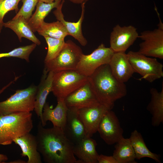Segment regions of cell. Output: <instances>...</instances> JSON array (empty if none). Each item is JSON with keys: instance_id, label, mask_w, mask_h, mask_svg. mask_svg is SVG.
Here are the masks:
<instances>
[{"instance_id": "6da1fadb", "label": "cell", "mask_w": 163, "mask_h": 163, "mask_svg": "<svg viewBox=\"0 0 163 163\" xmlns=\"http://www.w3.org/2000/svg\"><path fill=\"white\" fill-rule=\"evenodd\" d=\"M37 150L46 163H76L73 152V144L63 130L53 126L45 128L40 121L36 136Z\"/></svg>"}, {"instance_id": "7a4b0ae2", "label": "cell", "mask_w": 163, "mask_h": 163, "mask_svg": "<svg viewBox=\"0 0 163 163\" xmlns=\"http://www.w3.org/2000/svg\"><path fill=\"white\" fill-rule=\"evenodd\" d=\"M88 81L98 102L110 110L117 100L126 95V85L114 77L109 64L97 68L88 77Z\"/></svg>"}, {"instance_id": "3957f363", "label": "cell", "mask_w": 163, "mask_h": 163, "mask_svg": "<svg viewBox=\"0 0 163 163\" xmlns=\"http://www.w3.org/2000/svg\"><path fill=\"white\" fill-rule=\"evenodd\" d=\"M33 128L31 112L0 115V145L11 144L14 139L30 133Z\"/></svg>"}, {"instance_id": "277c9868", "label": "cell", "mask_w": 163, "mask_h": 163, "mask_svg": "<svg viewBox=\"0 0 163 163\" xmlns=\"http://www.w3.org/2000/svg\"><path fill=\"white\" fill-rule=\"evenodd\" d=\"M37 86L34 85L15 93L6 100L0 102V115L34 110Z\"/></svg>"}, {"instance_id": "5b68a950", "label": "cell", "mask_w": 163, "mask_h": 163, "mask_svg": "<svg viewBox=\"0 0 163 163\" xmlns=\"http://www.w3.org/2000/svg\"><path fill=\"white\" fill-rule=\"evenodd\" d=\"M88 81V77L81 74L76 70H67L54 72L51 92L57 99H64Z\"/></svg>"}, {"instance_id": "8992f818", "label": "cell", "mask_w": 163, "mask_h": 163, "mask_svg": "<svg viewBox=\"0 0 163 163\" xmlns=\"http://www.w3.org/2000/svg\"><path fill=\"white\" fill-rule=\"evenodd\" d=\"M82 51L71 40L65 42L58 55L53 59L44 62L45 69L54 72L67 70H76Z\"/></svg>"}, {"instance_id": "52a82bcc", "label": "cell", "mask_w": 163, "mask_h": 163, "mask_svg": "<svg viewBox=\"0 0 163 163\" xmlns=\"http://www.w3.org/2000/svg\"><path fill=\"white\" fill-rule=\"evenodd\" d=\"M127 55L134 72L139 74L142 78L152 82L163 77V65L156 58L133 51H129Z\"/></svg>"}, {"instance_id": "ba28073f", "label": "cell", "mask_w": 163, "mask_h": 163, "mask_svg": "<svg viewBox=\"0 0 163 163\" xmlns=\"http://www.w3.org/2000/svg\"><path fill=\"white\" fill-rule=\"evenodd\" d=\"M114 53L101 43L91 54L82 55L76 70L88 77L101 66L108 64Z\"/></svg>"}, {"instance_id": "9c48e42d", "label": "cell", "mask_w": 163, "mask_h": 163, "mask_svg": "<svg viewBox=\"0 0 163 163\" xmlns=\"http://www.w3.org/2000/svg\"><path fill=\"white\" fill-rule=\"evenodd\" d=\"M163 26L152 30L142 32L139 35L143 41L139 44V53L148 57L163 59Z\"/></svg>"}, {"instance_id": "30bf717a", "label": "cell", "mask_w": 163, "mask_h": 163, "mask_svg": "<svg viewBox=\"0 0 163 163\" xmlns=\"http://www.w3.org/2000/svg\"><path fill=\"white\" fill-rule=\"evenodd\" d=\"M97 132L101 138L109 145L115 144L123 136V130L118 118L112 110L107 111L103 116Z\"/></svg>"}, {"instance_id": "8fae6325", "label": "cell", "mask_w": 163, "mask_h": 163, "mask_svg": "<svg viewBox=\"0 0 163 163\" xmlns=\"http://www.w3.org/2000/svg\"><path fill=\"white\" fill-rule=\"evenodd\" d=\"M139 36L136 29L133 26L117 25L110 33V47L114 52H125Z\"/></svg>"}, {"instance_id": "7c38bea8", "label": "cell", "mask_w": 163, "mask_h": 163, "mask_svg": "<svg viewBox=\"0 0 163 163\" xmlns=\"http://www.w3.org/2000/svg\"><path fill=\"white\" fill-rule=\"evenodd\" d=\"M108 110H111L99 103L92 106L77 110L86 130L87 137H91L97 131L99 124L103 116Z\"/></svg>"}, {"instance_id": "4fadbf2b", "label": "cell", "mask_w": 163, "mask_h": 163, "mask_svg": "<svg viewBox=\"0 0 163 163\" xmlns=\"http://www.w3.org/2000/svg\"><path fill=\"white\" fill-rule=\"evenodd\" d=\"M64 101L68 108L77 110L99 103L88 81L68 95Z\"/></svg>"}, {"instance_id": "5bb4252c", "label": "cell", "mask_w": 163, "mask_h": 163, "mask_svg": "<svg viewBox=\"0 0 163 163\" xmlns=\"http://www.w3.org/2000/svg\"><path fill=\"white\" fill-rule=\"evenodd\" d=\"M63 130L66 137L74 144L87 137L77 110L75 109L68 108L66 122Z\"/></svg>"}, {"instance_id": "9a60e30c", "label": "cell", "mask_w": 163, "mask_h": 163, "mask_svg": "<svg viewBox=\"0 0 163 163\" xmlns=\"http://www.w3.org/2000/svg\"><path fill=\"white\" fill-rule=\"evenodd\" d=\"M108 64L112 75L120 82H127L134 73L125 52H114Z\"/></svg>"}, {"instance_id": "2e32d148", "label": "cell", "mask_w": 163, "mask_h": 163, "mask_svg": "<svg viewBox=\"0 0 163 163\" xmlns=\"http://www.w3.org/2000/svg\"><path fill=\"white\" fill-rule=\"evenodd\" d=\"M57 104L52 108L49 103L46 102L44 104L40 120L42 125L44 127L47 122L51 121L53 126L57 127L62 129L65 124L68 110L64 99H57Z\"/></svg>"}, {"instance_id": "e0dca14e", "label": "cell", "mask_w": 163, "mask_h": 163, "mask_svg": "<svg viewBox=\"0 0 163 163\" xmlns=\"http://www.w3.org/2000/svg\"><path fill=\"white\" fill-rule=\"evenodd\" d=\"M64 0H62L61 3L53 12L56 19L61 22L66 29L69 35L72 37L83 46L87 44V41L83 36L82 30V24L84 18L85 4H81L82 11L80 17L78 21L73 22L65 20L62 9Z\"/></svg>"}, {"instance_id": "ac0fdd59", "label": "cell", "mask_w": 163, "mask_h": 163, "mask_svg": "<svg viewBox=\"0 0 163 163\" xmlns=\"http://www.w3.org/2000/svg\"><path fill=\"white\" fill-rule=\"evenodd\" d=\"M97 143L91 137H86L74 144L73 152L78 159L76 163H97L98 155L96 150Z\"/></svg>"}, {"instance_id": "d6986e66", "label": "cell", "mask_w": 163, "mask_h": 163, "mask_svg": "<svg viewBox=\"0 0 163 163\" xmlns=\"http://www.w3.org/2000/svg\"><path fill=\"white\" fill-rule=\"evenodd\" d=\"M13 142L21 148V156L27 157V163H42L41 155L37 150L36 136L29 133L14 139Z\"/></svg>"}, {"instance_id": "ffe728a7", "label": "cell", "mask_w": 163, "mask_h": 163, "mask_svg": "<svg viewBox=\"0 0 163 163\" xmlns=\"http://www.w3.org/2000/svg\"><path fill=\"white\" fill-rule=\"evenodd\" d=\"M53 74L54 72H48L44 69L40 82L37 86L34 110L40 120L46 98L51 91Z\"/></svg>"}, {"instance_id": "44dd1931", "label": "cell", "mask_w": 163, "mask_h": 163, "mask_svg": "<svg viewBox=\"0 0 163 163\" xmlns=\"http://www.w3.org/2000/svg\"><path fill=\"white\" fill-rule=\"evenodd\" d=\"M3 26L12 30L16 34L21 42L22 38L24 37L32 41L37 45L41 44L40 41L34 34L27 21L22 16L4 23Z\"/></svg>"}, {"instance_id": "7402d4cb", "label": "cell", "mask_w": 163, "mask_h": 163, "mask_svg": "<svg viewBox=\"0 0 163 163\" xmlns=\"http://www.w3.org/2000/svg\"><path fill=\"white\" fill-rule=\"evenodd\" d=\"M150 101L146 109L152 116L151 123L157 127L163 122V85L160 91L154 88L150 89Z\"/></svg>"}, {"instance_id": "603a6c76", "label": "cell", "mask_w": 163, "mask_h": 163, "mask_svg": "<svg viewBox=\"0 0 163 163\" xmlns=\"http://www.w3.org/2000/svg\"><path fill=\"white\" fill-rule=\"evenodd\" d=\"M62 0H56L51 3H46L38 2L34 13L27 21V22L32 31L34 33L44 21V19L54 8H56L61 3Z\"/></svg>"}, {"instance_id": "cb8c5ba5", "label": "cell", "mask_w": 163, "mask_h": 163, "mask_svg": "<svg viewBox=\"0 0 163 163\" xmlns=\"http://www.w3.org/2000/svg\"><path fill=\"white\" fill-rule=\"evenodd\" d=\"M115 144L112 156L118 163H137L129 138L123 136Z\"/></svg>"}, {"instance_id": "d4e9b609", "label": "cell", "mask_w": 163, "mask_h": 163, "mask_svg": "<svg viewBox=\"0 0 163 163\" xmlns=\"http://www.w3.org/2000/svg\"><path fill=\"white\" fill-rule=\"evenodd\" d=\"M135 154L136 159L147 157L156 162L161 163L160 155L152 152L148 149L141 133L135 129L131 133L129 138Z\"/></svg>"}, {"instance_id": "484cf974", "label": "cell", "mask_w": 163, "mask_h": 163, "mask_svg": "<svg viewBox=\"0 0 163 163\" xmlns=\"http://www.w3.org/2000/svg\"><path fill=\"white\" fill-rule=\"evenodd\" d=\"M40 35L48 36L57 39L64 40L69 35L63 24L59 21L51 23L44 21L37 31Z\"/></svg>"}, {"instance_id": "4316f807", "label": "cell", "mask_w": 163, "mask_h": 163, "mask_svg": "<svg viewBox=\"0 0 163 163\" xmlns=\"http://www.w3.org/2000/svg\"><path fill=\"white\" fill-rule=\"evenodd\" d=\"M48 46V50L44 62L54 58L63 48L65 42L64 40L57 39L48 36L43 37Z\"/></svg>"}, {"instance_id": "83f0119b", "label": "cell", "mask_w": 163, "mask_h": 163, "mask_svg": "<svg viewBox=\"0 0 163 163\" xmlns=\"http://www.w3.org/2000/svg\"><path fill=\"white\" fill-rule=\"evenodd\" d=\"M37 45L36 44L33 43L18 47L8 53H0V58L14 57L24 59L27 62H29L30 55L36 48Z\"/></svg>"}, {"instance_id": "f1b7e54d", "label": "cell", "mask_w": 163, "mask_h": 163, "mask_svg": "<svg viewBox=\"0 0 163 163\" xmlns=\"http://www.w3.org/2000/svg\"><path fill=\"white\" fill-rule=\"evenodd\" d=\"M21 0H0V33L4 22L5 15L9 11L14 10L16 13L19 11L18 4Z\"/></svg>"}, {"instance_id": "f546056e", "label": "cell", "mask_w": 163, "mask_h": 163, "mask_svg": "<svg viewBox=\"0 0 163 163\" xmlns=\"http://www.w3.org/2000/svg\"><path fill=\"white\" fill-rule=\"evenodd\" d=\"M22 5L12 19L22 16L27 21L32 16V12L38 1V0H22Z\"/></svg>"}, {"instance_id": "4dcf8cb0", "label": "cell", "mask_w": 163, "mask_h": 163, "mask_svg": "<svg viewBox=\"0 0 163 163\" xmlns=\"http://www.w3.org/2000/svg\"><path fill=\"white\" fill-rule=\"evenodd\" d=\"M97 161L99 163H118L112 155L107 156L103 154L98 155Z\"/></svg>"}, {"instance_id": "1f68e13d", "label": "cell", "mask_w": 163, "mask_h": 163, "mask_svg": "<svg viewBox=\"0 0 163 163\" xmlns=\"http://www.w3.org/2000/svg\"><path fill=\"white\" fill-rule=\"evenodd\" d=\"M8 159V157L6 155L0 154V163H5Z\"/></svg>"}, {"instance_id": "d6a6232c", "label": "cell", "mask_w": 163, "mask_h": 163, "mask_svg": "<svg viewBox=\"0 0 163 163\" xmlns=\"http://www.w3.org/2000/svg\"><path fill=\"white\" fill-rule=\"evenodd\" d=\"M17 80L16 78L14 79V80L11 81L8 84L6 85V86L3 87L2 89L0 90V95L4 91L9 87L14 82H15Z\"/></svg>"}, {"instance_id": "836d02e7", "label": "cell", "mask_w": 163, "mask_h": 163, "mask_svg": "<svg viewBox=\"0 0 163 163\" xmlns=\"http://www.w3.org/2000/svg\"><path fill=\"white\" fill-rule=\"evenodd\" d=\"M71 2L75 4H82L83 3H85V2L88 0H69Z\"/></svg>"}, {"instance_id": "e575fe53", "label": "cell", "mask_w": 163, "mask_h": 163, "mask_svg": "<svg viewBox=\"0 0 163 163\" xmlns=\"http://www.w3.org/2000/svg\"><path fill=\"white\" fill-rule=\"evenodd\" d=\"M56 0H38V2H43L49 3H52Z\"/></svg>"}, {"instance_id": "d590c367", "label": "cell", "mask_w": 163, "mask_h": 163, "mask_svg": "<svg viewBox=\"0 0 163 163\" xmlns=\"http://www.w3.org/2000/svg\"><path fill=\"white\" fill-rule=\"evenodd\" d=\"M10 163H27V162H26V161H24L23 160H20V159H19V160H15L13 161H11V162H10Z\"/></svg>"}]
</instances>
